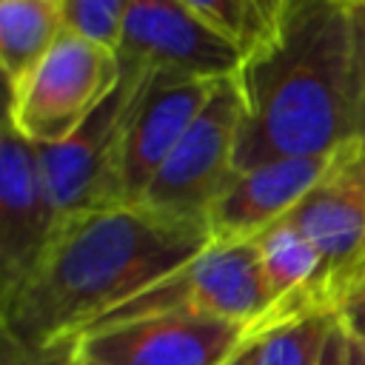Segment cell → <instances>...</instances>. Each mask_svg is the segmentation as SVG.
<instances>
[{
    "label": "cell",
    "instance_id": "obj_1",
    "mask_svg": "<svg viewBox=\"0 0 365 365\" xmlns=\"http://www.w3.org/2000/svg\"><path fill=\"white\" fill-rule=\"evenodd\" d=\"M208 242L205 222L145 205L60 220L43 257L9 297L3 328L37 354H60L88 325L182 268Z\"/></svg>",
    "mask_w": 365,
    "mask_h": 365
},
{
    "label": "cell",
    "instance_id": "obj_2",
    "mask_svg": "<svg viewBox=\"0 0 365 365\" xmlns=\"http://www.w3.org/2000/svg\"><path fill=\"white\" fill-rule=\"evenodd\" d=\"M242 120L234 171L331 157L356 137L351 29L339 0H288L234 74Z\"/></svg>",
    "mask_w": 365,
    "mask_h": 365
},
{
    "label": "cell",
    "instance_id": "obj_3",
    "mask_svg": "<svg viewBox=\"0 0 365 365\" xmlns=\"http://www.w3.org/2000/svg\"><path fill=\"white\" fill-rule=\"evenodd\" d=\"M271 311L259 251L254 240H211L194 259L123 302L94 325H117L145 317H214L254 325ZM83 331V334H86Z\"/></svg>",
    "mask_w": 365,
    "mask_h": 365
},
{
    "label": "cell",
    "instance_id": "obj_4",
    "mask_svg": "<svg viewBox=\"0 0 365 365\" xmlns=\"http://www.w3.org/2000/svg\"><path fill=\"white\" fill-rule=\"evenodd\" d=\"M123 63L111 46L63 29L11 88V125L31 145L74 134L117 88Z\"/></svg>",
    "mask_w": 365,
    "mask_h": 365
},
{
    "label": "cell",
    "instance_id": "obj_5",
    "mask_svg": "<svg viewBox=\"0 0 365 365\" xmlns=\"http://www.w3.org/2000/svg\"><path fill=\"white\" fill-rule=\"evenodd\" d=\"M240 120L242 103L234 77L220 80L197 120L148 182L140 205L168 217L205 222L211 205L234 177Z\"/></svg>",
    "mask_w": 365,
    "mask_h": 365
},
{
    "label": "cell",
    "instance_id": "obj_6",
    "mask_svg": "<svg viewBox=\"0 0 365 365\" xmlns=\"http://www.w3.org/2000/svg\"><path fill=\"white\" fill-rule=\"evenodd\" d=\"M143 68L123 66L108 100L66 140L34 145L40 171L60 220L123 205L120 194V131L128 97Z\"/></svg>",
    "mask_w": 365,
    "mask_h": 365
},
{
    "label": "cell",
    "instance_id": "obj_7",
    "mask_svg": "<svg viewBox=\"0 0 365 365\" xmlns=\"http://www.w3.org/2000/svg\"><path fill=\"white\" fill-rule=\"evenodd\" d=\"M214 317H145L80 334L71 351L100 365H228L265 325Z\"/></svg>",
    "mask_w": 365,
    "mask_h": 365
},
{
    "label": "cell",
    "instance_id": "obj_8",
    "mask_svg": "<svg viewBox=\"0 0 365 365\" xmlns=\"http://www.w3.org/2000/svg\"><path fill=\"white\" fill-rule=\"evenodd\" d=\"M217 83L220 80H200L160 68H148L137 77L120 131L123 205H140L148 182L197 120Z\"/></svg>",
    "mask_w": 365,
    "mask_h": 365
},
{
    "label": "cell",
    "instance_id": "obj_9",
    "mask_svg": "<svg viewBox=\"0 0 365 365\" xmlns=\"http://www.w3.org/2000/svg\"><path fill=\"white\" fill-rule=\"evenodd\" d=\"M114 51L123 66L200 80H228L242 63V48L180 0H131Z\"/></svg>",
    "mask_w": 365,
    "mask_h": 365
},
{
    "label": "cell",
    "instance_id": "obj_10",
    "mask_svg": "<svg viewBox=\"0 0 365 365\" xmlns=\"http://www.w3.org/2000/svg\"><path fill=\"white\" fill-rule=\"evenodd\" d=\"M60 217L48 197L37 148L11 125H0V294L3 302L31 274Z\"/></svg>",
    "mask_w": 365,
    "mask_h": 365
},
{
    "label": "cell",
    "instance_id": "obj_11",
    "mask_svg": "<svg viewBox=\"0 0 365 365\" xmlns=\"http://www.w3.org/2000/svg\"><path fill=\"white\" fill-rule=\"evenodd\" d=\"M288 220L325 259V302L331 308L334 282L354 265L365 245V137L348 140L328 157L319 180Z\"/></svg>",
    "mask_w": 365,
    "mask_h": 365
},
{
    "label": "cell",
    "instance_id": "obj_12",
    "mask_svg": "<svg viewBox=\"0 0 365 365\" xmlns=\"http://www.w3.org/2000/svg\"><path fill=\"white\" fill-rule=\"evenodd\" d=\"M328 157H282L234 171L205 222L211 240H254L314 188Z\"/></svg>",
    "mask_w": 365,
    "mask_h": 365
},
{
    "label": "cell",
    "instance_id": "obj_13",
    "mask_svg": "<svg viewBox=\"0 0 365 365\" xmlns=\"http://www.w3.org/2000/svg\"><path fill=\"white\" fill-rule=\"evenodd\" d=\"M60 0H0V71L11 86L63 34Z\"/></svg>",
    "mask_w": 365,
    "mask_h": 365
},
{
    "label": "cell",
    "instance_id": "obj_14",
    "mask_svg": "<svg viewBox=\"0 0 365 365\" xmlns=\"http://www.w3.org/2000/svg\"><path fill=\"white\" fill-rule=\"evenodd\" d=\"M336 314H308L271 325L257 345V365H317Z\"/></svg>",
    "mask_w": 365,
    "mask_h": 365
},
{
    "label": "cell",
    "instance_id": "obj_15",
    "mask_svg": "<svg viewBox=\"0 0 365 365\" xmlns=\"http://www.w3.org/2000/svg\"><path fill=\"white\" fill-rule=\"evenodd\" d=\"M180 3L188 6L214 31H220L234 46H240L242 54L268 29V23H265L257 0H180Z\"/></svg>",
    "mask_w": 365,
    "mask_h": 365
},
{
    "label": "cell",
    "instance_id": "obj_16",
    "mask_svg": "<svg viewBox=\"0 0 365 365\" xmlns=\"http://www.w3.org/2000/svg\"><path fill=\"white\" fill-rule=\"evenodd\" d=\"M66 29L103 46H117L131 0H60Z\"/></svg>",
    "mask_w": 365,
    "mask_h": 365
},
{
    "label": "cell",
    "instance_id": "obj_17",
    "mask_svg": "<svg viewBox=\"0 0 365 365\" xmlns=\"http://www.w3.org/2000/svg\"><path fill=\"white\" fill-rule=\"evenodd\" d=\"M351 29L354 77H356V137H365V0H339Z\"/></svg>",
    "mask_w": 365,
    "mask_h": 365
},
{
    "label": "cell",
    "instance_id": "obj_18",
    "mask_svg": "<svg viewBox=\"0 0 365 365\" xmlns=\"http://www.w3.org/2000/svg\"><path fill=\"white\" fill-rule=\"evenodd\" d=\"M66 351H60V354H37V351L20 345L6 328L0 331V365H60Z\"/></svg>",
    "mask_w": 365,
    "mask_h": 365
},
{
    "label": "cell",
    "instance_id": "obj_19",
    "mask_svg": "<svg viewBox=\"0 0 365 365\" xmlns=\"http://www.w3.org/2000/svg\"><path fill=\"white\" fill-rule=\"evenodd\" d=\"M362 291H365V245H362L359 257L354 259V265L334 282V288H331V308L339 314V308L348 299H354L356 294H362Z\"/></svg>",
    "mask_w": 365,
    "mask_h": 365
},
{
    "label": "cell",
    "instance_id": "obj_20",
    "mask_svg": "<svg viewBox=\"0 0 365 365\" xmlns=\"http://www.w3.org/2000/svg\"><path fill=\"white\" fill-rule=\"evenodd\" d=\"M339 322L345 325V331L356 339V345L362 348V354H365V291L362 294H356L354 299H348L342 308H339Z\"/></svg>",
    "mask_w": 365,
    "mask_h": 365
},
{
    "label": "cell",
    "instance_id": "obj_21",
    "mask_svg": "<svg viewBox=\"0 0 365 365\" xmlns=\"http://www.w3.org/2000/svg\"><path fill=\"white\" fill-rule=\"evenodd\" d=\"M317 365H345V328H342L339 317H334V322L322 339Z\"/></svg>",
    "mask_w": 365,
    "mask_h": 365
},
{
    "label": "cell",
    "instance_id": "obj_22",
    "mask_svg": "<svg viewBox=\"0 0 365 365\" xmlns=\"http://www.w3.org/2000/svg\"><path fill=\"white\" fill-rule=\"evenodd\" d=\"M268 328H271V322H265V325L257 331V336H254V339H251V342H248V345H245L228 365H257V345H259V336H262Z\"/></svg>",
    "mask_w": 365,
    "mask_h": 365
},
{
    "label": "cell",
    "instance_id": "obj_23",
    "mask_svg": "<svg viewBox=\"0 0 365 365\" xmlns=\"http://www.w3.org/2000/svg\"><path fill=\"white\" fill-rule=\"evenodd\" d=\"M11 80L0 71V125L11 123Z\"/></svg>",
    "mask_w": 365,
    "mask_h": 365
},
{
    "label": "cell",
    "instance_id": "obj_24",
    "mask_svg": "<svg viewBox=\"0 0 365 365\" xmlns=\"http://www.w3.org/2000/svg\"><path fill=\"white\" fill-rule=\"evenodd\" d=\"M345 365H365V354H362V348L356 345V339L348 331H345Z\"/></svg>",
    "mask_w": 365,
    "mask_h": 365
},
{
    "label": "cell",
    "instance_id": "obj_25",
    "mask_svg": "<svg viewBox=\"0 0 365 365\" xmlns=\"http://www.w3.org/2000/svg\"><path fill=\"white\" fill-rule=\"evenodd\" d=\"M288 0H257V6H259V11H262V17H265V23L271 26V20H274V14L285 6Z\"/></svg>",
    "mask_w": 365,
    "mask_h": 365
},
{
    "label": "cell",
    "instance_id": "obj_26",
    "mask_svg": "<svg viewBox=\"0 0 365 365\" xmlns=\"http://www.w3.org/2000/svg\"><path fill=\"white\" fill-rule=\"evenodd\" d=\"M60 365H100V362H91V359H86V356H80V354H74V351L68 348L66 356L60 359Z\"/></svg>",
    "mask_w": 365,
    "mask_h": 365
},
{
    "label": "cell",
    "instance_id": "obj_27",
    "mask_svg": "<svg viewBox=\"0 0 365 365\" xmlns=\"http://www.w3.org/2000/svg\"><path fill=\"white\" fill-rule=\"evenodd\" d=\"M3 314H6V302H3V294H0V331H3Z\"/></svg>",
    "mask_w": 365,
    "mask_h": 365
}]
</instances>
